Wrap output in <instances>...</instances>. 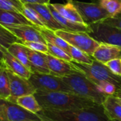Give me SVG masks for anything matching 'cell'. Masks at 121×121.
I'll use <instances>...</instances> for the list:
<instances>
[{
  "instance_id": "cell-1",
  "label": "cell",
  "mask_w": 121,
  "mask_h": 121,
  "mask_svg": "<svg viewBox=\"0 0 121 121\" xmlns=\"http://www.w3.org/2000/svg\"><path fill=\"white\" fill-rule=\"evenodd\" d=\"M37 101L46 111H73L94 106L95 102L74 94L65 92L42 93L34 94Z\"/></svg>"
},
{
  "instance_id": "cell-2",
  "label": "cell",
  "mask_w": 121,
  "mask_h": 121,
  "mask_svg": "<svg viewBox=\"0 0 121 121\" xmlns=\"http://www.w3.org/2000/svg\"><path fill=\"white\" fill-rule=\"evenodd\" d=\"M38 115L43 121H108L103 105L73 111L42 110Z\"/></svg>"
},
{
  "instance_id": "cell-3",
  "label": "cell",
  "mask_w": 121,
  "mask_h": 121,
  "mask_svg": "<svg viewBox=\"0 0 121 121\" xmlns=\"http://www.w3.org/2000/svg\"><path fill=\"white\" fill-rule=\"evenodd\" d=\"M62 79L73 94L89 99L97 104L103 105L107 98L97 84L92 82L80 72L63 77Z\"/></svg>"
},
{
  "instance_id": "cell-4",
  "label": "cell",
  "mask_w": 121,
  "mask_h": 121,
  "mask_svg": "<svg viewBox=\"0 0 121 121\" xmlns=\"http://www.w3.org/2000/svg\"><path fill=\"white\" fill-rule=\"evenodd\" d=\"M71 62L78 72L97 85L101 82H108L116 85L118 89L121 86V77L114 74L105 64L96 59L91 65L81 64L75 61Z\"/></svg>"
},
{
  "instance_id": "cell-5",
  "label": "cell",
  "mask_w": 121,
  "mask_h": 121,
  "mask_svg": "<svg viewBox=\"0 0 121 121\" xmlns=\"http://www.w3.org/2000/svg\"><path fill=\"white\" fill-rule=\"evenodd\" d=\"M29 81L35 88L36 92H65L73 94L70 88L63 82L62 77L51 74L32 72Z\"/></svg>"
},
{
  "instance_id": "cell-6",
  "label": "cell",
  "mask_w": 121,
  "mask_h": 121,
  "mask_svg": "<svg viewBox=\"0 0 121 121\" xmlns=\"http://www.w3.org/2000/svg\"><path fill=\"white\" fill-rule=\"evenodd\" d=\"M55 33L70 45L80 49L91 56H93L94 52L101 44L87 33L70 32L64 30H56Z\"/></svg>"
},
{
  "instance_id": "cell-7",
  "label": "cell",
  "mask_w": 121,
  "mask_h": 121,
  "mask_svg": "<svg viewBox=\"0 0 121 121\" xmlns=\"http://www.w3.org/2000/svg\"><path fill=\"white\" fill-rule=\"evenodd\" d=\"M0 118L4 121H44L33 113L9 100L0 99Z\"/></svg>"
},
{
  "instance_id": "cell-8",
  "label": "cell",
  "mask_w": 121,
  "mask_h": 121,
  "mask_svg": "<svg viewBox=\"0 0 121 121\" xmlns=\"http://www.w3.org/2000/svg\"><path fill=\"white\" fill-rule=\"evenodd\" d=\"M89 35L100 43H105L121 47V30L103 22L89 26Z\"/></svg>"
},
{
  "instance_id": "cell-9",
  "label": "cell",
  "mask_w": 121,
  "mask_h": 121,
  "mask_svg": "<svg viewBox=\"0 0 121 121\" xmlns=\"http://www.w3.org/2000/svg\"><path fill=\"white\" fill-rule=\"evenodd\" d=\"M78 12L81 16L84 23L90 26L93 23L103 22L111 16L100 5L94 2L72 1Z\"/></svg>"
},
{
  "instance_id": "cell-10",
  "label": "cell",
  "mask_w": 121,
  "mask_h": 121,
  "mask_svg": "<svg viewBox=\"0 0 121 121\" xmlns=\"http://www.w3.org/2000/svg\"><path fill=\"white\" fill-rule=\"evenodd\" d=\"M6 70L10 88V97L8 99L9 101L16 104V100L19 97L34 94L36 93V91L29 79L21 77L8 69H6Z\"/></svg>"
},
{
  "instance_id": "cell-11",
  "label": "cell",
  "mask_w": 121,
  "mask_h": 121,
  "mask_svg": "<svg viewBox=\"0 0 121 121\" xmlns=\"http://www.w3.org/2000/svg\"><path fill=\"white\" fill-rule=\"evenodd\" d=\"M47 65L50 74L59 77H63L78 72L71 62L56 58L49 54H46Z\"/></svg>"
},
{
  "instance_id": "cell-12",
  "label": "cell",
  "mask_w": 121,
  "mask_h": 121,
  "mask_svg": "<svg viewBox=\"0 0 121 121\" xmlns=\"http://www.w3.org/2000/svg\"><path fill=\"white\" fill-rule=\"evenodd\" d=\"M8 28L21 41L24 42H40L47 44L40 31L34 26H19Z\"/></svg>"
},
{
  "instance_id": "cell-13",
  "label": "cell",
  "mask_w": 121,
  "mask_h": 121,
  "mask_svg": "<svg viewBox=\"0 0 121 121\" xmlns=\"http://www.w3.org/2000/svg\"><path fill=\"white\" fill-rule=\"evenodd\" d=\"M29 7L34 9L41 16L45 26L53 31L64 30L63 27L56 20L52 15L47 4H25Z\"/></svg>"
},
{
  "instance_id": "cell-14",
  "label": "cell",
  "mask_w": 121,
  "mask_h": 121,
  "mask_svg": "<svg viewBox=\"0 0 121 121\" xmlns=\"http://www.w3.org/2000/svg\"><path fill=\"white\" fill-rule=\"evenodd\" d=\"M0 25L6 28L19 26H34L20 12L1 9H0Z\"/></svg>"
},
{
  "instance_id": "cell-15",
  "label": "cell",
  "mask_w": 121,
  "mask_h": 121,
  "mask_svg": "<svg viewBox=\"0 0 121 121\" xmlns=\"http://www.w3.org/2000/svg\"><path fill=\"white\" fill-rule=\"evenodd\" d=\"M93 57L105 65L111 60L121 59V47L101 43L94 52Z\"/></svg>"
},
{
  "instance_id": "cell-16",
  "label": "cell",
  "mask_w": 121,
  "mask_h": 121,
  "mask_svg": "<svg viewBox=\"0 0 121 121\" xmlns=\"http://www.w3.org/2000/svg\"><path fill=\"white\" fill-rule=\"evenodd\" d=\"M47 6L56 20L63 27L64 30L70 32H84L88 34L91 33V30L88 25L75 22L66 18L55 9V8L52 6V4H47Z\"/></svg>"
},
{
  "instance_id": "cell-17",
  "label": "cell",
  "mask_w": 121,
  "mask_h": 121,
  "mask_svg": "<svg viewBox=\"0 0 121 121\" xmlns=\"http://www.w3.org/2000/svg\"><path fill=\"white\" fill-rule=\"evenodd\" d=\"M1 62L4 64L6 69L21 77L29 79L31 76L32 72L20 61L15 58L8 50L4 52Z\"/></svg>"
},
{
  "instance_id": "cell-18",
  "label": "cell",
  "mask_w": 121,
  "mask_h": 121,
  "mask_svg": "<svg viewBox=\"0 0 121 121\" xmlns=\"http://www.w3.org/2000/svg\"><path fill=\"white\" fill-rule=\"evenodd\" d=\"M26 52L32 72L50 74L46 61V54L30 50L28 48H26Z\"/></svg>"
},
{
  "instance_id": "cell-19",
  "label": "cell",
  "mask_w": 121,
  "mask_h": 121,
  "mask_svg": "<svg viewBox=\"0 0 121 121\" xmlns=\"http://www.w3.org/2000/svg\"><path fill=\"white\" fill-rule=\"evenodd\" d=\"M103 106L108 119L121 121V101L119 99L114 96H107Z\"/></svg>"
},
{
  "instance_id": "cell-20",
  "label": "cell",
  "mask_w": 121,
  "mask_h": 121,
  "mask_svg": "<svg viewBox=\"0 0 121 121\" xmlns=\"http://www.w3.org/2000/svg\"><path fill=\"white\" fill-rule=\"evenodd\" d=\"M36 28L40 31V33H41V35H43L44 38L45 39L47 43L52 44L53 45H56L63 49L69 55L70 45L66 41H65L63 38L59 37L55 33V31L50 30L46 27H37L36 26Z\"/></svg>"
},
{
  "instance_id": "cell-21",
  "label": "cell",
  "mask_w": 121,
  "mask_h": 121,
  "mask_svg": "<svg viewBox=\"0 0 121 121\" xmlns=\"http://www.w3.org/2000/svg\"><path fill=\"white\" fill-rule=\"evenodd\" d=\"M52 6L63 17L71 21L84 23L81 16L78 12L76 8L73 5L72 1L67 2L66 4H52ZM86 24V23H85Z\"/></svg>"
},
{
  "instance_id": "cell-22",
  "label": "cell",
  "mask_w": 121,
  "mask_h": 121,
  "mask_svg": "<svg viewBox=\"0 0 121 121\" xmlns=\"http://www.w3.org/2000/svg\"><path fill=\"white\" fill-rule=\"evenodd\" d=\"M16 43H21V41L8 28L0 25V62L3 59L4 52L12 44Z\"/></svg>"
},
{
  "instance_id": "cell-23",
  "label": "cell",
  "mask_w": 121,
  "mask_h": 121,
  "mask_svg": "<svg viewBox=\"0 0 121 121\" xmlns=\"http://www.w3.org/2000/svg\"><path fill=\"white\" fill-rule=\"evenodd\" d=\"M8 51L31 72V64L26 52V47H25L22 43H16L9 47Z\"/></svg>"
},
{
  "instance_id": "cell-24",
  "label": "cell",
  "mask_w": 121,
  "mask_h": 121,
  "mask_svg": "<svg viewBox=\"0 0 121 121\" xmlns=\"http://www.w3.org/2000/svg\"><path fill=\"white\" fill-rule=\"evenodd\" d=\"M16 104L35 114H39L42 111V108L39 105L34 94L19 97L16 100Z\"/></svg>"
},
{
  "instance_id": "cell-25",
  "label": "cell",
  "mask_w": 121,
  "mask_h": 121,
  "mask_svg": "<svg viewBox=\"0 0 121 121\" xmlns=\"http://www.w3.org/2000/svg\"><path fill=\"white\" fill-rule=\"evenodd\" d=\"M10 97L9 79L6 67L0 62V99L8 100Z\"/></svg>"
},
{
  "instance_id": "cell-26",
  "label": "cell",
  "mask_w": 121,
  "mask_h": 121,
  "mask_svg": "<svg viewBox=\"0 0 121 121\" xmlns=\"http://www.w3.org/2000/svg\"><path fill=\"white\" fill-rule=\"evenodd\" d=\"M92 2L100 5L111 16V17L121 13V0H92Z\"/></svg>"
},
{
  "instance_id": "cell-27",
  "label": "cell",
  "mask_w": 121,
  "mask_h": 121,
  "mask_svg": "<svg viewBox=\"0 0 121 121\" xmlns=\"http://www.w3.org/2000/svg\"><path fill=\"white\" fill-rule=\"evenodd\" d=\"M69 55L72 57L73 61H75L78 63L81 64H87L91 65L92 64L94 58L93 56H91L86 53L85 52L81 50L80 49H78L73 46L70 45V51Z\"/></svg>"
},
{
  "instance_id": "cell-28",
  "label": "cell",
  "mask_w": 121,
  "mask_h": 121,
  "mask_svg": "<svg viewBox=\"0 0 121 121\" xmlns=\"http://www.w3.org/2000/svg\"><path fill=\"white\" fill-rule=\"evenodd\" d=\"M21 13L35 26L37 27H46L39 14L33 9L29 7L24 4V7L21 11Z\"/></svg>"
},
{
  "instance_id": "cell-29",
  "label": "cell",
  "mask_w": 121,
  "mask_h": 121,
  "mask_svg": "<svg viewBox=\"0 0 121 121\" xmlns=\"http://www.w3.org/2000/svg\"><path fill=\"white\" fill-rule=\"evenodd\" d=\"M24 4L21 0H0V9L21 13Z\"/></svg>"
},
{
  "instance_id": "cell-30",
  "label": "cell",
  "mask_w": 121,
  "mask_h": 121,
  "mask_svg": "<svg viewBox=\"0 0 121 121\" xmlns=\"http://www.w3.org/2000/svg\"><path fill=\"white\" fill-rule=\"evenodd\" d=\"M47 46H48V54H49L56 58L66 60L67 62L73 61L72 57L63 49H61L56 45H53L52 44H50V43H47Z\"/></svg>"
},
{
  "instance_id": "cell-31",
  "label": "cell",
  "mask_w": 121,
  "mask_h": 121,
  "mask_svg": "<svg viewBox=\"0 0 121 121\" xmlns=\"http://www.w3.org/2000/svg\"><path fill=\"white\" fill-rule=\"evenodd\" d=\"M22 44L30 50L43 52L45 54L48 53V49L47 44L40 43V42H24Z\"/></svg>"
},
{
  "instance_id": "cell-32",
  "label": "cell",
  "mask_w": 121,
  "mask_h": 121,
  "mask_svg": "<svg viewBox=\"0 0 121 121\" xmlns=\"http://www.w3.org/2000/svg\"><path fill=\"white\" fill-rule=\"evenodd\" d=\"M98 86L101 92L106 96H114L118 89L116 85L108 82H101Z\"/></svg>"
},
{
  "instance_id": "cell-33",
  "label": "cell",
  "mask_w": 121,
  "mask_h": 121,
  "mask_svg": "<svg viewBox=\"0 0 121 121\" xmlns=\"http://www.w3.org/2000/svg\"><path fill=\"white\" fill-rule=\"evenodd\" d=\"M106 65L116 75L121 77V59H115L108 62Z\"/></svg>"
},
{
  "instance_id": "cell-34",
  "label": "cell",
  "mask_w": 121,
  "mask_h": 121,
  "mask_svg": "<svg viewBox=\"0 0 121 121\" xmlns=\"http://www.w3.org/2000/svg\"><path fill=\"white\" fill-rule=\"evenodd\" d=\"M103 22L105 23L109 24L111 26H113L114 27L118 28L121 30V13L118 14L117 16H113V17L108 18Z\"/></svg>"
},
{
  "instance_id": "cell-35",
  "label": "cell",
  "mask_w": 121,
  "mask_h": 121,
  "mask_svg": "<svg viewBox=\"0 0 121 121\" xmlns=\"http://www.w3.org/2000/svg\"><path fill=\"white\" fill-rule=\"evenodd\" d=\"M24 4H44L42 0H21Z\"/></svg>"
},
{
  "instance_id": "cell-36",
  "label": "cell",
  "mask_w": 121,
  "mask_h": 121,
  "mask_svg": "<svg viewBox=\"0 0 121 121\" xmlns=\"http://www.w3.org/2000/svg\"><path fill=\"white\" fill-rule=\"evenodd\" d=\"M114 96L118 98V99H121V86L117 89L116 94H114Z\"/></svg>"
},
{
  "instance_id": "cell-37",
  "label": "cell",
  "mask_w": 121,
  "mask_h": 121,
  "mask_svg": "<svg viewBox=\"0 0 121 121\" xmlns=\"http://www.w3.org/2000/svg\"><path fill=\"white\" fill-rule=\"evenodd\" d=\"M42 1H43V3L44 4H50V0H42Z\"/></svg>"
},
{
  "instance_id": "cell-38",
  "label": "cell",
  "mask_w": 121,
  "mask_h": 121,
  "mask_svg": "<svg viewBox=\"0 0 121 121\" xmlns=\"http://www.w3.org/2000/svg\"><path fill=\"white\" fill-rule=\"evenodd\" d=\"M68 2H69V1H75V0H66Z\"/></svg>"
},
{
  "instance_id": "cell-39",
  "label": "cell",
  "mask_w": 121,
  "mask_h": 121,
  "mask_svg": "<svg viewBox=\"0 0 121 121\" xmlns=\"http://www.w3.org/2000/svg\"><path fill=\"white\" fill-rule=\"evenodd\" d=\"M108 121H114V120H110V119H109Z\"/></svg>"
},
{
  "instance_id": "cell-40",
  "label": "cell",
  "mask_w": 121,
  "mask_h": 121,
  "mask_svg": "<svg viewBox=\"0 0 121 121\" xmlns=\"http://www.w3.org/2000/svg\"><path fill=\"white\" fill-rule=\"evenodd\" d=\"M0 121H4V120H2L1 118H0Z\"/></svg>"
},
{
  "instance_id": "cell-41",
  "label": "cell",
  "mask_w": 121,
  "mask_h": 121,
  "mask_svg": "<svg viewBox=\"0 0 121 121\" xmlns=\"http://www.w3.org/2000/svg\"></svg>"
},
{
  "instance_id": "cell-42",
  "label": "cell",
  "mask_w": 121,
  "mask_h": 121,
  "mask_svg": "<svg viewBox=\"0 0 121 121\" xmlns=\"http://www.w3.org/2000/svg\"><path fill=\"white\" fill-rule=\"evenodd\" d=\"M120 100H121V99H120Z\"/></svg>"
},
{
  "instance_id": "cell-43",
  "label": "cell",
  "mask_w": 121,
  "mask_h": 121,
  "mask_svg": "<svg viewBox=\"0 0 121 121\" xmlns=\"http://www.w3.org/2000/svg\"></svg>"
}]
</instances>
